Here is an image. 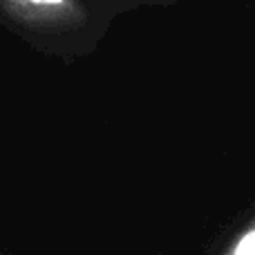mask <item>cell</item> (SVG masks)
Instances as JSON below:
<instances>
[{
  "label": "cell",
  "mask_w": 255,
  "mask_h": 255,
  "mask_svg": "<svg viewBox=\"0 0 255 255\" xmlns=\"http://www.w3.org/2000/svg\"><path fill=\"white\" fill-rule=\"evenodd\" d=\"M13 11L34 18L40 25L67 27L79 25L88 18L85 7L79 0H7Z\"/></svg>",
  "instance_id": "cell-1"
},
{
  "label": "cell",
  "mask_w": 255,
  "mask_h": 255,
  "mask_svg": "<svg viewBox=\"0 0 255 255\" xmlns=\"http://www.w3.org/2000/svg\"><path fill=\"white\" fill-rule=\"evenodd\" d=\"M222 255H255V217L226 244Z\"/></svg>",
  "instance_id": "cell-2"
}]
</instances>
